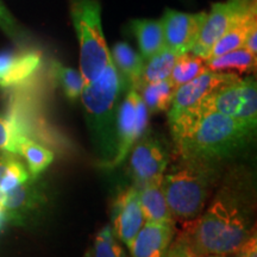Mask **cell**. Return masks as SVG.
Wrapping results in <instances>:
<instances>
[{"instance_id": "6da1fadb", "label": "cell", "mask_w": 257, "mask_h": 257, "mask_svg": "<svg viewBox=\"0 0 257 257\" xmlns=\"http://www.w3.org/2000/svg\"><path fill=\"white\" fill-rule=\"evenodd\" d=\"M252 202L243 188L227 184L204 213L189 221L182 234L198 257L237 253L255 233Z\"/></svg>"}, {"instance_id": "4dcf8cb0", "label": "cell", "mask_w": 257, "mask_h": 257, "mask_svg": "<svg viewBox=\"0 0 257 257\" xmlns=\"http://www.w3.org/2000/svg\"><path fill=\"white\" fill-rule=\"evenodd\" d=\"M237 257H257L256 232L244 243V245L237 252Z\"/></svg>"}, {"instance_id": "ac0fdd59", "label": "cell", "mask_w": 257, "mask_h": 257, "mask_svg": "<svg viewBox=\"0 0 257 257\" xmlns=\"http://www.w3.org/2000/svg\"><path fill=\"white\" fill-rule=\"evenodd\" d=\"M131 31L136 37L141 55L144 60L150 59L166 48L165 34L161 21L135 19L131 22Z\"/></svg>"}, {"instance_id": "8992f818", "label": "cell", "mask_w": 257, "mask_h": 257, "mask_svg": "<svg viewBox=\"0 0 257 257\" xmlns=\"http://www.w3.org/2000/svg\"><path fill=\"white\" fill-rule=\"evenodd\" d=\"M218 112L230 115L244 123L256 126L257 125V86L256 80L251 76L239 78L226 83L208 95L198 113Z\"/></svg>"}, {"instance_id": "277c9868", "label": "cell", "mask_w": 257, "mask_h": 257, "mask_svg": "<svg viewBox=\"0 0 257 257\" xmlns=\"http://www.w3.org/2000/svg\"><path fill=\"white\" fill-rule=\"evenodd\" d=\"M219 170L216 165L180 159V163L161 180L173 217L193 220L204 212Z\"/></svg>"}, {"instance_id": "5b68a950", "label": "cell", "mask_w": 257, "mask_h": 257, "mask_svg": "<svg viewBox=\"0 0 257 257\" xmlns=\"http://www.w3.org/2000/svg\"><path fill=\"white\" fill-rule=\"evenodd\" d=\"M70 15L80 46V73L89 83L112 61L102 31L100 4L98 0H72Z\"/></svg>"}, {"instance_id": "836d02e7", "label": "cell", "mask_w": 257, "mask_h": 257, "mask_svg": "<svg viewBox=\"0 0 257 257\" xmlns=\"http://www.w3.org/2000/svg\"><path fill=\"white\" fill-rule=\"evenodd\" d=\"M202 257H237V253H230V255H207Z\"/></svg>"}, {"instance_id": "52a82bcc", "label": "cell", "mask_w": 257, "mask_h": 257, "mask_svg": "<svg viewBox=\"0 0 257 257\" xmlns=\"http://www.w3.org/2000/svg\"><path fill=\"white\" fill-rule=\"evenodd\" d=\"M149 112L140 93L130 88L124 100L118 105L115 114V153L106 163L108 168L120 166L126 159L134 144L147 131Z\"/></svg>"}, {"instance_id": "3957f363", "label": "cell", "mask_w": 257, "mask_h": 257, "mask_svg": "<svg viewBox=\"0 0 257 257\" xmlns=\"http://www.w3.org/2000/svg\"><path fill=\"white\" fill-rule=\"evenodd\" d=\"M126 86L113 61H111L98 78L86 83L80 95L86 119L100 149L104 166L115 153V114L119 96Z\"/></svg>"}, {"instance_id": "4316f807", "label": "cell", "mask_w": 257, "mask_h": 257, "mask_svg": "<svg viewBox=\"0 0 257 257\" xmlns=\"http://www.w3.org/2000/svg\"><path fill=\"white\" fill-rule=\"evenodd\" d=\"M28 135L10 117L0 115V150L19 155V146Z\"/></svg>"}, {"instance_id": "f1b7e54d", "label": "cell", "mask_w": 257, "mask_h": 257, "mask_svg": "<svg viewBox=\"0 0 257 257\" xmlns=\"http://www.w3.org/2000/svg\"><path fill=\"white\" fill-rule=\"evenodd\" d=\"M0 29L12 40H23V31L21 27L2 2H0Z\"/></svg>"}, {"instance_id": "30bf717a", "label": "cell", "mask_w": 257, "mask_h": 257, "mask_svg": "<svg viewBox=\"0 0 257 257\" xmlns=\"http://www.w3.org/2000/svg\"><path fill=\"white\" fill-rule=\"evenodd\" d=\"M239 78L242 76L232 73H218L206 70L198 78L180 86L175 89L172 105L168 110L169 119H173L182 113H198V108L208 95H211L221 86Z\"/></svg>"}, {"instance_id": "7a4b0ae2", "label": "cell", "mask_w": 257, "mask_h": 257, "mask_svg": "<svg viewBox=\"0 0 257 257\" xmlns=\"http://www.w3.org/2000/svg\"><path fill=\"white\" fill-rule=\"evenodd\" d=\"M256 126L218 112H205L174 138L180 159L220 165L248 146Z\"/></svg>"}, {"instance_id": "9a60e30c", "label": "cell", "mask_w": 257, "mask_h": 257, "mask_svg": "<svg viewBox=\"0 0 257 257\" xmlns=\"http://www.w3.org/2000/svg\"><path fill=\"white\" fill-rule=\"evenodd\" d=\"M137 189L144 220L148 223L175 224V219L170 212L162 186H161V180L149 182Z\"/></svg>"}, {"instance_id": "cb8c5ba5", "label": "cell", "mask_w": 257, "mask_h": 257, "mask_svg": "<svg viewBox=\"0 0 257 257\" xmlns=\"http://www.w3.org/2000/svg\"><path fill=\"white\" fill-rule=\"evenodd\" d=\"M179 56L180 55H178V54L173 53L172 50L165 48L160 53H157L150 57V59L146 60L147 62L144 63L141 85L169 79L173 67H174Z\"/></svg>"}, {"instance_id": "1f68e13d", "label": "cell", "mask_w": 257, "mask_h": 257, "mask_svg": "<svg viewBox=\"0 0 257 257\" xmlns=\"http://www.w3.org/2000/svg\"><path fill=\"white\" fill-rule=\"evenodd\" d=\"M243 48L248 50L249 53L257 56V24L250 29L248 36L245 38V42H244Z\"/></svg>"}, {"instance_id": "d6a6232c", "label": "cell", "mask_w": 257, "mask_h": 257, "mask_svg": "<svg viewBox=\"0 0 257 257\" xmlns=\"http://www.w3.org/2000/svg\"><path fill=\"white\" fill-rule=\"evenodd\" d=\"M9 220V216H8V212L4 207L0 205V232H2L3 229H4L6 221Z\"/></svg>"}, {"instance_id": "d4e9b609", "label": "cell", "mask_w": 257, "mask_h": 257, "mask_svg": "<svg viewBox=\"0 0 257 257\" xmlns=\"http://www.w3.org/2000/svg\"><path fill=\"white\" fill-rule=\"evenodd\" d=\"M53 75L69 100L80 98L86 83L79 70L55 62L53 66Z\"/></svg>"}, {"instance_id": "ba28073f", "label": "cell", "mask_w": 257, "mask_h": 257, "mask_svg": "<svg viewBox=\"0 0 257 257\" xmlns=\"http://www.w3.org/2000/svg\"><path fill=\"white\" fill-rule=\"evenodd\" d=\"M128 155V170L135 187L162 180L169 155L159 138L146 131L131 148Z\"/></svg>"}, {"instance_id": "44dd1931", "label": "cell", "mask_w": 257, "mask_h": 257, "mask_svg": "<svg viewBox=\"0 0 257 257\" xmlns=\"http://www.w3.org/2000/svg\"><path fill=\"white\" fill-rule=\"evenodd\" d=\"M175 87L170 83L168 79L157 82L143 83L138 87L137 92L146 104L148 112L157 113V112L168 111L172 105Z\"/></svg>"}, {"instance_id": "5bb4252c", "label": "cell", "mask_w": 257, "mask_h": 257, "mask_svg": "<svg viewBox=\"0 0 257 257\" xmlns=\"http://www.w3.org/2000/svg\"><path fill=\"white\" fill-rule=\"evenodd\" d=\"M175 224L146 223L131 243V257H166L174 240Z\"/></svg>"}, {"instance_id": "7c38bea8", "label": "cell", "mask_w": 257, "mask_h": 257, "mask_svg": "<svg viewBox=\"0 0 257 257\" xmlns=\"http://www.w3.org/2000/svg\"><path fill=\"white\" fill-rule=\"evenodd\" d=\"M144 223L138 189L133 186L121 191L112 205L111 226L127 249Z\"/></svg>"}, {"instance_id": "484cf974", "label": "cell", "mask_w": 257, "mask_h": 257, "mask_svg": "<svg viewBox=\"0 0 257 257\" xmlns=\"http://www.w3.org/2000/svg\"><path fill=\"white\" fill-rule=\"evenodd\" d=\"M111 225H106L96 233L92 246L93 257H127Z\"/></svg>"}, {"instance_id": "7402d4cb", "label": "cell", "mask_w": 257, "mask_h": 257, "mask_svg": "<svg viewBox=\"0 0 257 257\" xmlns=\"http://www.w3.org/2000/svg\"><path fill=\"white\" fill-rule=\"evenodd\" d=\"M206 70H208L206 60L188 51L178 57L168 80L175 88H178L198 78Z\"/></svg>"}, {"instance_id": "83f0119b", "label": "cell", "mask_w": 257, "mask_h": 257, "mask_svg": "<svg viewBox=\"0 0 257 257\" xmlns=\"http://www.w3.org/2000/svg\"><path fill=\"white\" fill-rule=\"evenodd\" d=\"M6 167L4 175L0 180V193H6L12 191L18 186L23 185L29 181V172L23 166L21 161H18L11 155L5 156Z\"/></svg>"}, {"instance_id": "d6986e66", "label": "cell", "mask_w": 257, "mask_h": 257, "mask_svg": "<svg viewBox=\"0 0 257 257\" xmlns=\"http://www.w3.org/2000/svg\"><path fill=\"white\" fill-rule=\"evenodd\" d=\"M207 69L218 73H232L242 76L255 72L257 56L244 48H239L224 55L206 60Z\"/></svg>"}, {"instance_id": "8fae6325", "label": "cell", "mask_w": 257, "mask_h": 257, "mask_svg": "<svg viewBox=\"0 0 257 257\" xmlns=\"http://www.w3.org/2000/svg\"><path fill=\"white\" fill-rule=\"evenodd\" d=\"M205 17L206 12L184 14L174 10H166L161 23L167 49L178 55L191 51L198 40Z\"/></svg>"}, {"instance_id": "e0dca14e", "label": "cell", "mask_w": 257, "mask_h": 257, "mask_svg": "<svg viewBox=\"0 0 257 257\" xmlns=\"http://www.w3.org/2000/svg\"><path fill=\"white\" fill-rule=\"evenodd\" d=\"M256 24V6H253L218 40L217 43L212 47L206 60L213 59V57L224 55V54L230 53V51L243 48L250 29Z\"/></svg>"}, {"instance_id": "f546056e", "label": "cell", "mask_w": 257, "mask_h": 257, "mask_svg": "<svg viewBox=\"0 0 257 257\" xmlns=\"http://www.w3.org/2000/svg\"><path fill=\"white\" fill-rule=\"evenodd\" d=\"M166 257H198L197 253L193 251L187 239L182 233H180L178 238L173 240L170 244Z\"/></svg>"}, {"instance_id": "2e32d148", "label": "cell", "mask_w": 257, "mask_h": 257, "mask_svg": "<svg viewBox=\"0 0 257 257\" xmlns=\"http://www.w3.org/2000/svg\"><path fill=\"white\" fill-rule=\"evenodd\" d=\"M111 57L115 68L123 76L126 85L130 86V88L138 89L142 80L144 63H146L143 56L135 51L134 48H131L127 43L119 42L114 44Z\"/></svg>"}, {"instance_id": "4fadbf2b", "label": "cell", "mask_w": 257, "mask_h": 257, "mask_svg": "<svg viewBox=\"0 0 257 257\" xmlns=\"http://www.w3.org/2000/svg\"><path fill=\"white\" fill-rule=\"evenodd\" d=\"M42 64V55L36 50L2 51L0 53V88L23 85L36 74Z\"/></svg>"}, {"instance_id": "e575fe53", "label": "cell", "mask_w": 257, "mask_h": 257, "mask_svg": "<svg viewBox=\"0 0 257 257\" xmlns=\"http://www.w3.org/2000/svg\"><path fill=\"white\" fill-rule=\"evenodd\" d=\"M83 257H93V252H92V248H88L86 250V252L83 253Z\"/></svg>"}, {"instance_id": "ffe728a7", "label": "cell", "mask_w": 257, "mask_h": 257, "mask_svg": "<svg viewBox=\"0 0 257 257\" xmlns=\"http://www.w3.org/2000/svg\"><path fill=\"white\" fill-rule=\"evenodd\" d=\"M38 201V193L28 181L12 191L0 193V205L8 212L9 219L21 221L25 214L34 210Z\"/></svg>"}, {"instance_id": "9c48e42d", "label": "cell", "mask_w": 257, "mask_h": 257, "mask_svg": "<svg viewBox=\"0 0 257 257\" xmlns=\"http://www.w3.org/2000/svg\"><path fill=\"white\" fill-rule=\"evenodd\" d=\"M253 6H256L255 0H229L212 5L211 12L206 14L191 53L206 60L218 40Z\"/></svg>"}, {"instance_id": "603a6c76", "label": "cell", "mask_w": 257, "mask_h": 257, "mask_svg": "<svg viewBox=\"0 0 257 257\" xmlns=\"http://www.w3.org/2000/svg\"><path fill=\"white\" fill-rule=\"evenodd\" d=\"M19 155L27 161L29 174H31L32 178H37L42 174L54 161L53 152L29 137H25L22 141L19 146Z\"/></svg>"}]
</instances>
